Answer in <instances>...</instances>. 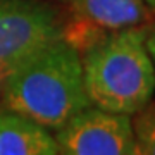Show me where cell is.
<instances>
[{"mask_svg": "<svg viewBox=\"0 0 155 155\" xmlns=\"http://www.w3.org/2000/svg\"><path fill=\"white\" fill-rule=\"evenodd\" d=\"M79 54L93 107L134 116L153 100L155 66L145 47V26L100 33Z\"/></svg>", "mask_w": 155, "mask_h": 155, "instance_id": "2", "label": "cell"}, {"mask_svg": "<svg viewBox=\"0 0 155 155\" xmlns=\"http://www.w3.org/2000/svg\"><path fill=\"white\" fill-rule=\"evenodd\" d=\"M145 4H147V7L150 9V12L155 14V0H145Z\"/></svg>", "mask_w": 155, "mask_h": 155, "instance_id": "9", "label": "cell"}, {"mask_svg": "<svg viewBox=\"0 0 155 155\" xmlns=\"http://www.w3.org/2000/svg\"><path fill=\"white\" fill-rule=\"evenodd\" d=\"M129 155H145V153L141 152V148H140V147H138V143H136V145H134V148H133V152H131Z\"/></svg>", "mask_w": 155, "mask_h": 155, "instance_id": "10", "label": "cell"}, {"mask_svg": "<svg viewBox=\"0 0 155 155\" xmlns=\"http://www.w3.org/2000/svg\"><path fill=\"white\" fill-rule=\"evenodd\" d=\"M0 155H59L54 133L16 112L0 110Z\"/></svg>", "mask_w": 155, "mask_h": 155, "instance_id": "6", "label": "cell"}, {"mask_svg": "<svg viewBox=\"0 0 155 155\" xmlns=\"http://www.w3.org/2000/svg\"><path fill=\"white\" fill-rule=\"evenodd\" d=\"M145 47L148 50L150 59H152V62L155 66V24L153 22L145 26Z\"/></svg>", "mask_w": 155, "mask_h": 155, "instance_id": "8", "label": "cell"}, {"mask_svg": "<svg viewBox=\"0 0 155 155\" xmlns=\"http://www.w3.org/2000/svg\"><path fill=\"white\" fill-rule=\"evenodd\" d=\"M2 109L52 133L91 107L84 90L81 54L67 38L47 45L14 67L2 83Z\"/></svg>", "mask_w": 155, "mask_h": 155, "instance_id": "1", "label": "cell"}, {"mask_svg": "<svg viewBox=\"0 0 155 155\" xmlns=\"http://www.w3.org/2000/svg\"><path fill=\"white\" fill-rule=\"evenodd\" d=\"M59 155H129L136 145L133 119L88 107L55 131Z\"/></svg>", "mask_w": 155, "mask_h": 155, "instance_id": "4", "label": "cell"}, {"mask_svg": "<svg viewBox=\"0 0 155 155\" xmlns=\"http://www.w3.org/2000/svg\"><path fill=\"white\" fill-rule=\"evenodd\" d=\"M59 2H62V4H69V0H59Z\"/></svg>", "mask_w": 155, "mask_h": 155, "instance_id": "12", "label": "cell"}, {"mask_svg": "<svg viewBox=\"0 0 155 155\" xmlns=\"http://www.w3.org/2000/svg\"><path fill=\"white\" fill-rule=\"evenodd\" d=\"M72 17L98 31L140 28L152 22L145 0H69Z\"/></svg>", "mask_w": 155, "mask_h": 155, "instance_id": "5", "label": "cell"}, {"mask_svg": "<svg viewBox=\"0 0 155 155\" xmlns=\"http://www.w3.org/2000/svg\"><path fill=\"white\" fill-rule=\"evenodd\" d=\"M133 119V129L136 143L145 155H155V102L152 100L148 105L136 112Z\"/></svg>", "mask_w": 155, "mask_h": 155, "instance_id": "7", "label": "cell"}, {"mask_svg": "<svg viewBox=\"0 0 155 155\" xmlns=\"http://www.w3.org/2000/svg\"><path fill=\"white\" fill-rule=\"evenodd\" d=\"M69 17L48 0H0V76L61 38Z\"/></svg>", "mask_w": 155, "mask_h": 155, "instance_id": "3", "label": "cell"}, {"mask_svg": "<svg viewBox=\"0 0 155 155\" xmlns=\"http://www.w3.org/2000/svg\"><path fill=\"white\" fill-rule=\"evenodd\" d=\"M2 83H4V78L0 76V93H2Z\"/></svg>", "mask_w": 155, "mask_h": 155, "instance_id": "11", "label": "cell"}]
</instances>
